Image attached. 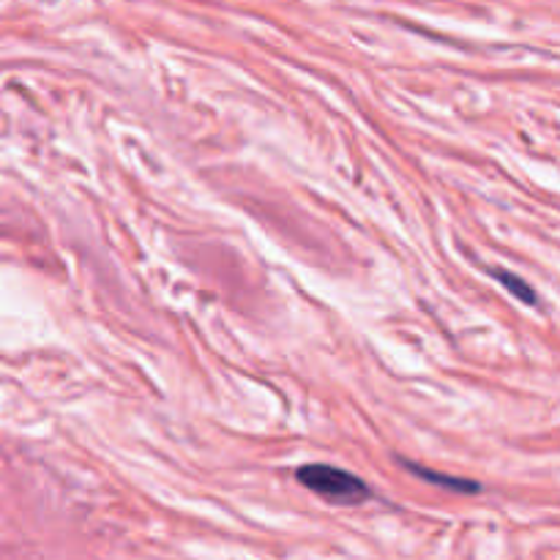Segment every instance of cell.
I'll return each instance as SVG.
<instances>
[{"label": "cell", "mask_w": 560, "mask_h": 560, "mask_svg": "<svg viewBox=\"0 0 560 560\" xmlns=\"http://www.w3.org/2000/svg\"><path fill=\"white\" fill-rule=\"evenodd\" d=\"M399 463H402V468L410 470L416 479L427 481V485H432V487H441V490L459 492V495H476V492H481V485H479V481H474V479H459V476L441 474V470L424 468V465L410 463V459H399Z\"/></svg>", "instance_id": "cell-2"}, {"label": "cell", "mask_w": 560, "mask_h": 560, "mask_svg": "<svg viewBox=\"0 0 560 560\" xmlns=\"http://www.w3.org/2000/svg\"><path fill=\"white\" fill-rule=\"evenodd\" d=\"M295 481L304 485L310 492H315L320 501L334 503V506H359V503L372 498L370 485L364 479H359L350 470L337 468V465H301L295 470Z\"/></svg>", "instance_id": "cell-1"}, {"label": "cell", "mask_w": 560, "mask_h": 560, "mask_svg": "<svg viewBox=\"0 0 560 560\" xmlns=\"http://www.w3.org/2000/svg\"><path fill=\"white\" fill-rule=\"evenodd\" d=\"M492 279H498V282H501L503 288L514 295V299L523 301L525 306L539 304V299H536V290L530 288L523 277H517V273L506 271V268H492Z\"/></svg>", "instance_id": "cell-3"}]
</instances>
